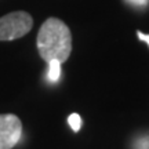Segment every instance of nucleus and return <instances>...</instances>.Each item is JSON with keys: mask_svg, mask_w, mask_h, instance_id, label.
<instances>
[{"mask_svg": "<svg viewBox=\"0 0 149 149\" xmlns=\"http://www.w3.org/2000/svg\"><path fill=\"white\" fill-rule=\"evenodd\" d=\"M37 51L44 62H65L72 53V33L68 25L58 18L43 22L36 39Z\"/></svg>", "mask_w": 149, "mask_h": 149, "instance_id": "1", "label": "nucleus"}, {"mask_svg": "<svg viewBox=\"0 0 149 149\" xmlns=\"http://www.w3.org/2000/svg\"><path fill=\"white\" fill-rule=\"evenodd\" d=\"M33 18L26 11H14L0 18V42H10L32 31Z\"/></svg>", "mask_w": 149, "mask_h": 149, "instance_id": "2", "label": "nucleus"}, {"mask_svg": "<svg viewBox=\"0 0 149 149\" xmlns=\"http://www.w3.org/2000/svg\"><path fill=\"white\" fill-rule=\"evenodd\" d=\"M22 135V123L15 115H0V149L14 148Z\"/></svg>", "mask_w": 149, "mask_h": 149, "instance_id": "3", "label": "nucleus"}, {"mask_svg": "<svg viewBox=\"0 0 149 149\" xmlns=\"http://www.w3.org/2000/svg\"><path fill=\"white\" fill-rule=\"evenodd\" d=\"M61 76V62L58 61H50L48 62V73L47 77L50 81H57Z\"/></svg>", "mask_w": 149, "mask_h": 149, "instance_id": "4", "label": "nucleus"}, {"mask_svg": "<svg viewBox=\"0 0 149 149\" xmlns=\"http://www.w3.org/2000/svg\"><path fill=\"white\" fill-rule=\"evenodd\" d=\"M68 123H69V126L72 127V130H73L74 133H77L80 128H81V117L77 113H72L68 117Z\"/></svg>", "mask_w": 149, "mask_h": 149, "instance_id": "5", "label": "nucleus"}, {"mask_svg": "<svg viewBox=\"0 0 149 149\" xmlns=\"http://www.w3.org/2000/svg\"><path fill=\"white\" fill-rule=\"evenodd\" d=\"M126 1L133 4L134 7H138V8H144L149 4V0H126Z\"/></svg>", "mask_w": 149, "mask_h": 149, "instance_id": "6", "label": "nucleus"}, {"mask_svg": "<svg viewBox=\"0 0 149 149\" xmlns=\"http://www.w3.org/2000/svg\"><path fill=\"white\" fill-rule=\"evenodd\" d=\"M137 149H149V141L148 139H141L137 142Z\"/></svg>", "mask_w": 149, "mask_h": 149, "instance_id": "7", "label": "nucleus"}, {"mask_svg": "<svg viewBox=\"0 0 149 149\" xmlns=\"http://www.w3.org/2000/svg\"><path fill=\"white\" fill-rule=\"evenodd\" d=\"M137 36H138L139 40L145 42V43H146V44L149 46V35H145V33H142L141 31H138V32H137Z\"/></svg>", "mask_w": 149, "mask_h": 149, "instance_id": "8", "label": "nucleus"}]
</instances>
